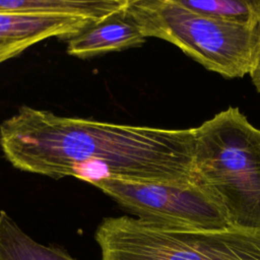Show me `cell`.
Here are the masks:
<instances>
[{"label":"cell","mask_w":260,"mask_h":260,"mask_svg":"<svg viewBox=\"0 0 260 260\" xmlns=\"http://www.w3.org/2000/svg\"><path fill=\"white\" fill-rule=\"evenodd\" d=\"M126 6L67 40V53L85 59L143 45L146 38Z\"/></svg>","instance_id":"52a82bcc"},{"label":"cell","mask_w":260,"mask_h":260,"mask_svg":"<svg viewBox=\"0 0 260 260\" xmlns=\"http://www.w3.org/2000/svg\"><path fill=\"white\" fill-rule=\"evenodd\" d=\"M195 12L223 21L257 26L260 23V0H178Z\"/></svg>","instance_id":"30bf717a"},{"label":"cell","mask_w":260,"mask_h":260,"mask_svg":"<svg viewBox=\"0 0 260 260\" xmlns=\"http://www.w3.org/2000/svg\"><path fill=\"white\" fill-rule=\"evenodd\" d=\"M193 129L196 183L221 206L231 226L260 231V129L237 107Z\"/></svg>","instance_id":"7a4b0ae2"},{"label":"cell","mask_w":260,"mask_h":260,"mask_svg":"<svg viewBox=\"0 0 260 260\" xmlns=\"http://www.w3.org/2000/svg\"><path fill=\"white\" fill-rule=\"evenodd\" d=\"M128 0H0V12L70 15L98 22L124 8Z\"/></svg>","instance_id":"ba28073f"},{"label":"cell","mask_w":260,"mask_h":260,"mask_svg":"<svg viewBox=\"0 0 260 260\" xmlns=\"http://www.w3.org/2000/svg\"><path fill=\"white\" fill-rule=\"evenodd\" d=\"M257 31H258V39H257L255 61L249 75L251 77L252 83L254 84L255 88L257 89L258 92H260V23L257 26Z\"/></svg>","instance_id":"8fae6325"},{"label":"cell","mask_w":260,"mask_h":260,"mask_svg":"<svg viewBox=\"0 0 260 260\" xmlns=\"http://www.w3.org/2000/svg\"><path fill=\"white\" fill-rule=\"evenodd\" d=\"M94 240L101 260H260V231L201 230L128 215L106 217Z\"/></svg>","instance_id":"3957f363"},{"label":"cell","mask_w":260,"mask_h":260,"mask_svg":"<svg viewBox=\"0 0 260 260\" xmlns=\"http://www.w3.org/2000/svg\"><path fill=\"white\" fill-rule=\"evenodd\" d=\"M127 10L142 34L170 42L206 69L224 78L243 77L255 61L257 26L195 12L178 0H128Z\"/></svg>","instance_id":"277c9868"},{"label":"cell","mask_w":260,"mask_h":260,"mask_svg":"<svg viewBox=\"0 0 260 260\" xmlns=\"http://www.w3.org/2000/svg\"><path fill=\"white\" fill-rule=\"evenodd\" d=\"M0 260H77L55 245L29 237L4 211H0Z\"/></svg>","instance_id":"9c48e42d"},{"label":"cell","mask_w":260,"mask_h":260,"mask_svg":"<svg viewBox=\"0 0 260 260\" xmlns=\"http://www.w3.org/2000/svg\"><path fill=\"white\" fill-rule=\"evenodd\" d=\"M0 146L14 168L54 179L196 182L193 128L116 124L21 106L1 123Z\"/></svg>","instance_id":"6da1fadb"},{"label":"cell","mask_w":260,"mask_h":260,"mask_svg":"<svg viewBox=\"0 0 260 260\" xmlns=\"http://www.w3.org/2000/svg\"><path fill=\"white\" fill-rule=\"evenodd\" d=\"M91 23L70 15L0 12V64L46 39L69 40Z\"/></svg>","instance_id":"8992f818"},{"label":"cell","mask_w":260,"mask_h":260,"mask_svg":"<svg viewBox=\"0 0 260 260\" xmlns=\"http://www.w3.org/2000/svg\"><path fill=\"white\" fill-rule=\"evenodd\" d=\"M93 186L137 218L201 230L231 226L221 206L196 182L165 184L109 179Z\"/></svg>","instance_id":"5b68a950"}]
</instances>
